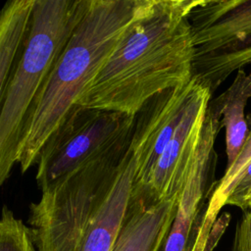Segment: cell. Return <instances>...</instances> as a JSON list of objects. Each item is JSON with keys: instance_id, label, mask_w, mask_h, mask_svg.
Here are the masks:
<instances>
[{"instance_id": "obj_15", "label": "cell", "mask_w": 251, "mask_h": 251, "mask_svg": "<svg viewBox=\"0 0 251 251\" xmlns=\"http://www.w3.org/2000/svg\"><path fill=\"white\" fill-rule=\"evenodd\" d=\"M0 251H37L28 226L5 205L0 221Z\"/></svg>"}, {"instance_id": "obj_3", "label": "cell", "mask_w": 251, "mask_h": 251, "mask_svg": "<svg viewBox=\"0 0 251 251\" xmlns=\"http://www.w3.org/2000/svg\"><path fill=\"white\" fill-rule=\"evenodd\" d=\"M149 0H91L36 95L25 122L17 163L25 173Z\"/></svg>"}, {"instance_id": "obj_18", "label": "cell", "mask_w": 251, "mask_h": 251, "mask_svg": "<svg viewBox=\"0 0 251 251\" xmlns=\"http://www.w3.org/2000/svg\"><path fill=\"white\" fill-rule=\"evenodd\" d=\"M249 210H251V192L248 195V198H247V201H246V210L245 211H249Z\"/></svg>"}, {"instance_id": "obj_10", "label": "cell", "mask_w": 251, "mask_h": 251, "mask_svg": "<svg viewBox=\"0 0 251 251\" xmlns=\"http://www.w3.org/2000/svg\"><path fill=\"white\" fill-rule=\"evenodd\" d=\"M179 195L158 201H130L112 251H163Z\"/></svg>"}, {"instance_id": "obj_13", "label": "cell", "mask_w": 251, "mask_h": 251, "mask_svg": "<svg viewBox=\"0 0 251 251\" xmlns=\"http://www.w3.org/2000/svg\"><path fill=\"white\" fill-rule=\"evenodd\" d=\"M251 64V35L214 52L194 57L192 77L214 90L233 72Z\"/></svg>"}, {"instance_id": "obj_8", "label": "cell", "mask_w": 251, "mask_h": 251, "mask_svg": "<svg viewBox=\"0 0 251 251\" xmlns=\"http://www.w3.org/2000/svg\"><path fill=\"white\" fill-rule=\"evenodd\" d=\"M221 118L207 108L199 145L187 179L180 192L176 216L163 251H192L203 217L202 202L208 194V181L214 173L216 137L222 128Z\"/></svg>"}, {"instance_id": "obj_5", "label": "cell", "mask_w": 251, "mask_h": 251, "mask_svg": "<svg viewBox=\"0 0 251 251\" xmlns=\"http://www.w3.org/2000/svg\"><path fill=\"white\" fill-rule=\"evenodd\" d=\"M133 125L134 116L75 105L40 150L35 175L40 190L108 151Z\"/></svg>"}, {"instance_id": "obj_6", "label": "cell", "mask_w": 251, "mask_h": 251, "mask_svg": "<svg viewBox=\"0 0 251 251\" xmlns=\"http://www.w3.org/2000/svg\"><path fill=\"white\" fill-rule=\"evenodd\" d=\"M201 86L196 78L149 98L134 115L130 147L136 158L132 194L148 184L162 153L176 134L187 108Z\"/></svg>"}, {"instance_id": "obj_9", "label": "cell", "mask_w": 251, "mask_h": 251, "mask_svg": "<svg viewBox=\"0 0 251 251\" xmlns=\"http://www.w3.org/2000/svg\"><path fill=\"white\" fill-rule=\"evenodd\" d=\"M194 57L251 35V0H195L187 14Z\"/></svg>"}, {"instance_id": "obj_2", "label": "cell", "mask_w": 251, "mask_h": 251, "mask_svg": "<svg viewBox=\"0 0 251 251\" xmlns=\"http://www.w3.org/2000/svg\"><path fill=\"white\" fill-rule=\"evenodd\" d=\"M132 131L97 158L41 191L27 224L37 251H112L133 177L119 172Z\"/></svg>"}, {"instance_id": "obj_11", "label": "cell", "mask_w": 251, "mask_h": 251, "mask_svg": "<svg viewBox=\"0 0 251 251\" xmlns=\"http://www.w3.org/2000/svg\"><path fill=\"white\" fill-rule=\"evenodd\" d=\"M250 97L251 72L246 74L241 69L237 71L231 85L209 103V107L221 117L222 126L226 128V169L235 162L249 136L244 109Z\"/></svg>"}, {"instance_id": "obj_7", "label": "cell", "mask_w": 251, "mask_h": 251, "mask_svg": "<svg viewBox=\"0 0 251 251\" xmlns=\"http://www.w3.org/2000/svg\"><path fill=\"white\" fill-rule=\"evenodd\" d=\"M211 96V89L201 83L176 134L158 160L148 184L140 193H131V198L158 201L180 194L199 145Z\"/></svg>"}, {"instance_id": "obj_14", "label": "cell", "mask_w": 251, "mask_h": 251, "mask_svg": "<svg viewBox=\"0 0 251 251\" xmlns=\"http://www.w3.org/2000/svg\"><path fill=\"white\" fill-rule=\"evenodd\" d=\"M251 161V130L249 132V136L246 140V143L238 155L235 162L226 170L224 176L221 180L216 184L215 188L212 191L211 197L209 199L206 210L204 211L202 222L203 224L213 226L217 221L218 214L220 210L226 205L228 196L230 195L233 185L245 168V166Z\"/></svg>"}, {"instance_id": "obj_17", "label": "cell", "mask_w": 251, "mask_h": 251, "mask_svg": "<svg viewBox=\"0 0 251 251\" xmlns=\"http://www.w3.org/2000/svg\"><path fill=\"white\" fill-rule=\"evenodd\" d=\"M234 248L238 251H251V210L244 212L237 226Z\"/></svg>"}, {"instance_id": "obj_4", "label": "cell", "mask_w": 251, "mask_h": 251, "mask_svg": "<svg viewBox=\"0 0 251 251\" xmlns=\"http://www.w3.org/2000/svg\"><path fill=\"white\" fill-rule=\"evenodd\" d=\"M91 0H36L22 57L0 94V182L17 163L28 111Z\"/></svg>"}, {"instance_id": "obj_12", "label": "cell", "mask_w": 251, "mask_h": 251, "mask_svg": "<svg viewBox=\"0 0 251 251\" xmlns=\"http://www.w3.org/2000/svg\"><path fill=\"white\" fill-rule=\"evenodd\" d=\"M36 0H10L0 14V94L12 74L15 57L31 25Z\"/></svg>"}, {"instance_id": "obj_16", "label": "cell", "mask_w": 251, "mask_h": 251, "mask_svg": "<svg viewBox=\"0 0 251 251\" xmlns=\"http://www.w3.org/2000/svg\"><path fill=\"white\" fill-rule=\"evenodd\" d=\"M251 192V161L239 174L226 205H232L246 210V201Z\"/></svg>"}, {"instance_id": "obj_1", "label": "cell", "mask_w": 251, "mask_h": 251, "mask_svg": "<svg viewBox=\"0 0 251 251\" xmlns=\"http://www.w3.org/2000/svg\"><path fill=\"white\" fill-rule=\"evenodd\" d=\"M193 0H149L75 105L134 116L152 96L192 78Z\"/></svg>"}]
</instances>
